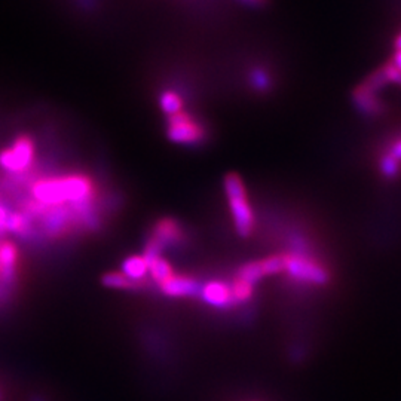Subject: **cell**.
I'll return each instance as SVG.
<instances>
[{
    "label": "cell",
    "instance_id": "6da1fadb",
    "mask_svg": "<svg viewBox=\"0 0 401 401\" xmlns=\"http://www.w3.org/2000/svg\"><path fill=\"white\" fill-rule=\"evenodd\" d=\"M223 187L238 235H252L254 229V213L247 198V189L242 179L237 173H229L224 177Z\"/></svg>",
    "mask_w": 401,
    "mask_h": 401
},
{
    "label": "cell",
    "instance_id": "7a4b0ae2",
    "mask_svg": "<svg viewBox=\"0 0 401 401\" xmlns=\"http://www.w3.org/2000/svg\"><path fill=\"white\" fill-rule=\"evenodd\" d=\"M36 142L29 134H20L9 144L0 147V174L23 176L34 167Z\"/></svg>",
    "mask_w": 401,
    "mask_h": 401
},
{
    "label": "cell",
    "instance_id": "3957f363",
    "mask_svg": "<svg viewBox=\"0 0 401 401\" xmlns=\"http://www.w3.org/2000/svg\"><path fill=\"white\" fill-rule=\"evenodd\" d=\"M285 267L284 272L292 279L310 284V285H324L330 279V274L318 260L308 256V253H287L284 254Z\"/></svg>",
    "mask_w": 401,
    "mask_h": 401
},
{
    "label": "cell",
    "instance_id": "277c9868",
    "mask_svg": "<svg viewBox=\"0 0 401 401\" xmlns=\"http://www.w3.org/2000/svg\"><path fill=\"white\" fill-rule=\"evenodd\" d=\"M167 136L173 143L194 146L205 142L207 131L205 127L194 118V114L182 110L168 117Z\"/></svg>",
    "mask_w": 401,
    "mask_h": 401
},
{
    "label": "cell",
    "instance_id": "5b68a950",
    "mask_svg": "<svg viewBox=\"0 0 401 401\" xmlns=\"http://www.w3.org/2000/svg\"><path fill=\"white\" fill-rule=\"evenodd\" d=\"M199 293L202 300L214 308H226L234 303L231 285L223 281H208L199 289Z\"/></svg>",
    "mask_w": 401,
    "mask_h": 401
},
{
    "label": "cell",
    "instance_id": "8992f818",
    "mask_svg": "<svg viewBox=\"0 0 401 401\" xmlns=\"http://www.w3.org/2000/svg\"><path fill=\"white\" fill-rule=\"evenodd\" d=\"M161 292L169 297H190L199 292V284L187 275H173L159 285Z\"/></svg>",
    "mask_w": 401,
    "mask_h": 401
},
{
    "label": "cell",
    "instance_id": "52a82bcc",
    "mask_svg": "<svg viewBox=\"0 0 401 401\" xmlns=\"http://www.w3.org/2000/svg\"><path fill=\"white\" fill-rule=\"evenodd\" d=\"M150 238L155 239L165 250L168 245L182 242V239H183L182 226H180V223L177 220L171 219V217L161 219L155 224L154 232H152Z\"/></svg>",
    "mask_w": 401,
    "mask_h": 401
},
{
    "label": "cell",
    "instance_id": "ba28073f",
    "mask_svg": "<svg viewBox=\"0 0 401 401\" xmlns=\"http://www.w3.org/2000/svg\"><path fill=\"white\" fill-rule=\"evenodd\" d=\"M352 99L355 106L362 112L369 114V117H377L382 112H384V104H382L375 92L367 91L366 88H362L361 85L354 91Z\"/></svg>",
    "mask_w": 401,
    "mask_h": 401
},
{
    "label": "cell",
    "instance_id": "9c48e42d",
    "mask_svg": "<svg viewBox=\"0 0 401 401\" xmlns=\"http://www.w3.org/2000/svg\"><path fill=\"white\" fill-rule=\"evenodd\" d=\"M121 272L134 284L149 275V259L142 256H129L122 262Z\"/></svg>",
    "mask_w": 401,
    "mask_h": 401
},
{
    "label": "cell",
    "instance_id": "30bf717a",
    "mask_svg": "<svg viewBox=\"0 0 401 401\" xmlns=\"http://www.w3.org/2000/svg\"><path fill=\"white\" fill-rule=\"evenodd\" d=\"M149 275L161 285L162 282H165L167 279L174 275V271L171 263L165 260L162 256H159L149 260Z\"/></svg>",
    "mask_w": 401,
    "mask_h": 401
},
{
    "label": "cell",
    "instance_id": "8fae6325",
    "mask_svg": "<svg viewBox=\"0 0 401 401\" xmlns=\"http://www.w3.org/2000/svg\"><path fill=\"white\" fill-rule=\"evenodd\" d=\"M159 106L164 113L171 117V114H176L183 110V99L174 91H165L159 97Z\"/></svg>",
    "mask_w": 401,
    "mask_h": 401
},
{
    "label": "cell",
    "instance_id": "7c38bea8",
    "mask_svg": "<svg viewBox=\"0 0 401 401\" xmlns=\"http://www.w3.org/2000/svg\"><path fill=\"white\" fill-rule=\"evenodd\" d=\"M102 282L104 287L114 289V290H129L134 287V285H136L132 281H129L122 272H109L103 277Z\"/></svg>",
    "mask_w": 401,
    "mask_h": 401
},
{
    "label": "cell",
    "instance_id": "4fadbf2b",
    "mask_svg": "<svg viewBox=\"0 0 401 401\" xmlns=\"http://www.w3.org/2000/svg\"><path fill=\"white\" fill-rule=\"evenodd\" d=\"M231 292H232L234 303L247 302V300H250L253 296V284L247 282L241 278H235L231 285Z\"/></svg>",
    "mask_w": 401,
    "mask_h": 401
},
{
    "label": "cell",
    "instance_id": "5bb4252c",
    "mask_svg": "<svg viewBox=\"0 0 401 401\" xmlns=\"http://www.w3.org/2000/svg\"><path fill=\"white\" fill-rule=\"evenodd\" d=\"M379 168H380V173L384 174L387 179H394L400 174V162L392 158L390 154L385 155L384 158H380V164H379Z\"/></svg>",
    "mask_w": 401,
    "mask_h": 401
},
{
    "label": "cell",
    "instance_id": "9a60e30c",
    "mask_svg": "<svg viewBox=\"0 0 401 401\" xmlns=\"http://www.w3.org/2000/svg\"><path fill=\"white\" fill-rule=\"evenodd\" d=\"M390 155H391L392 158H395L398 162H401V137L397 139V142H395L394 146L391 147Z\"/></svg>",
    "mask_w": 401,
    "mask_h": 401
},
{
    "label": "cell",
    "instance_id": "2e32d148",
    "mask_svg": "<svg viewBox=\"0 0 401 401\" xmlns=\"http://www.w3.org/2000/svg\"><path fill=\"white\" fill-rule=\"evenodd\" d=\"M239 2L252 5V6H263V5L267 4V0H239Z\"/></svg>",
    "mask_w": 401,
    "mask_h": 401
},
{
    "label": "cell",
    "instance_id": "e0dca14e",
    "mask_svg": "<svg viewBox=\"0 0 401 401\" xmlns=\"http://www.w3.org/2000/svg\"><path fill=\"white\" fill-rule=\"evenodd\" d=\"M395 49H397V51H401V34L395 39Z\"/></svg>",
    "mask_w": 401,
    "mask_h": 401
},
{
    "label": "cell",
    "instance_id": "ac0fdd59",
    "mask_svg": "<svg viewBox=\"0 0 401 401\" xmlns=\"http://www.w3.org/2000/svg\"><path fill=\"white\" fill-rule=\"evenodd\" d=\"M0 400H2V392H0Z\"/></svg>",
    "mask_w": 401,
    "mask_h": 401
}]
</instances>
